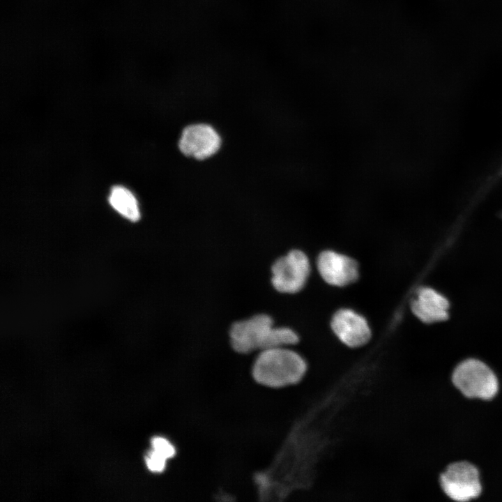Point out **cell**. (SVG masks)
<instances>
[{"label":"cell","instance_id":"ba28073f","mask_svg":"<svg viewBox=\"0 0 502 502\" xmlns=\"http://www.w3.org/2000/svg\"><path fill=\"white\" fill-rule=\"evenodd\" d=\"M330 325L338 339L351 348L365 345L371 337V330L366 319L350 309L337 311L332 317Z\"/></svg>","mask_w":502,"mask_h":502},{"label":"cell","instance_id":"7a4b0ae2","mask_svg":"<svg viewBox=\"0 0 502 502\" xmlns=\"http://www.w3.org/2000/svg\"><path fill=\"white\" fill-rule=\"evenodd\" d=\"M306 372L305 359L286 347L261 351L252 367L254 380L271 388H282L297 383Z\"/></svg>","mask_w":502,"mask_h":502},{"label":"cell","instance_id":"3957f363","mask_svg":"<svg viewBox=\"0 0 502 502\" xmlns=\"http://www.w3.org/2000/svg\"><path fill=\"white\" fill-rule=\"evenodd\" d=\"M451 381L465 398L490 401L499 392L500 383L494 370L483 360L468 357L454 367Z\"/></svg>","mask_w":502,"mask_h":502},{"label":"cell","instance_id":"8fae6325","mask_svg":"<svg viewBox=\"0 0 502 502\" xmlns=\"http://www.w3.org/2000/svg\"><path fill=\"white\" fill-rule=\"evenodd\" d=\"M167 459L164 455L153 448L147 455L146 462L149 470L159 473L165 469Z\"/></svg>","mask_w":502,"mask_h":502},{"label":"cell","instance_id":"277c9868","mask_svg":"<svg viewBox=\"0 0 502 502\" xmlns=\"http://www.w3.org/2000/svg\"><path fill=\"white\" fill-rule=\"evenodd\" d=\"M439 482L443 493L453 502L476 500L483 490L480 469L466 459L448 464L440 473Z\"/></svg>","mask_w":502,"mask_h":502},{"label":"cell","instance_id":"52a82bcc","mask_svg":"<svg viewBox=\"0 0 502 502\" xmlns=\"http://www.w3.org/2000/svg\"><path fill=\"white\" fill-rule=\"evenodd\" d=\"M317 264L323 280L333 286H346L356 281L358 276L357 262L335 251L325 250L321 252Z\"/></svg>","mask_w":502,"mask_h":502},{"label":"cell","instance_id":"7c38bea8","mask_svg":"<svg viewBox=\"0 0 502 502\" xmlns=\"http://www.w3.org/2000/svg\"><path fill=\"white\" fill-rule=\"evenodd\" d=\"M153 448L163 454L167 459L172 457L176 452L174 446L166 439L155 436L151 441Z\"/></svg>","mask_w":502,"mask_h":502},{"label":"cell","instance_id":"5b68a950","mask_svg":"<svg viewBox=\"0 0 502 502\" xmlns=\"http://www.w3.org/2000/svg\"><path fill=\"white\" fill-rule=\"evenodd\" d=\"M271 271L272 284L277 291L294 294L301 290L307 280L310 261L303 252L294 250L277 259Z\"/></svg>","mask_w":502,"mask_h":502},{"label":"cell","instance_id":"30bf717a","mask_svg":"<svg viewBox=\"0 0 502 502\" xmlns=\"http://www.w3.org/2000/svg\"><path fill=\"white\" fill-rule=\"evenodd\" d=\"M112 207L119 214L131 222L140 218V211L135 195L127 188L115 185L112 187L109 196Z\"/></svg>","mask_w":502,"mask_h":502},{"label":"cell","instance_id":"6da1fadb","mask_svg":"<svg viewBox=\"0 0 502 502\" xmlns=\"http://www.w3.org/2000/svg\"><path fill=\"white\" fill-rule=\"evenodd\" d=\"M229 337L231 347L241 353L287 347L299 340L295 331L274 326L271 317L264 314L235 322L230 328Z\"/></svg>","mask_w":502,"mask_h":502},{"label":"cell","instance_id":"8992f818","mask_svg":"<svg viewBox=\"0 0 502 502\" xmlns=\"http://www.w3.org/2000/svg\"><path fill=\"white\" fill-rule=\"evenodd\" d=\"M221 146V138L210 125L195 123L186 126L178 141L181 152L197 160H204L215 154Z\"/></svg>","mask_w":502,"mask_h":502},{"label":"cell","instance_id":"9c48e42d","mask_svg":"<svg viewBox=\"0 0 502 502\" xmlns=\"http://www.w3.org/2000/svg\"><path fill=\"white\" fill-rule=\"evenodd\" d=\"M411 307L413 314L425 323L443 321L448 317V300L429 287H423L418 290Z\"/></svg>","mask_w":502,"mask_h":502}]
</instances>
